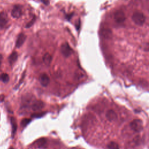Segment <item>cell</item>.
I'll use <instances>...</instances> for the list:
<instances>
[{"mask_svg": "<svg viewBox=\"0 0 149 149\" xmlns=\"http://www.w3.org/2000/svg\"><path fill=\"white\" fill-rule=\"evenodd\" d=\"M36 144L39 148H46L47 147V140L45 138H41L36 141Z\"/></svg>", "mask_w": 149, "mask_h": 149, "instance_id": "5bb4252c", "label": "cell"}, {"mask_svg": "<svg viewBox=\"0 0 149 149\" xmlns=\"http://www.w3.org/2000/svg\"><path fill=\"white\" fill-rule=\"evenodd\" d=\"M11 123L12 125V137H13L15 135V133L17 132V123L16 119L14 117H11Z\"/></svg>", "mask_w": 149, "mask_h": 149, "instance_id": "4fadbf2b", "label": "cell"}, {"mask_svg": "<svg viewBox=\"0 0 149 149\" xmlns=\"http://www.w3.org/2000/svg\"><path fill=\"white\" fill-rule=\"evenodd\" d=\"M130 128L136 132H140L143 129V124L142 120H135L131 122L130 124Z\"/></svg>", "mask_w": 149, "mask_h": 149, "instance_id": "7a4b0ae2", "label": "cell"}, {"mask_svg": "<svg viewBox=\"0 0 149 149\" xmlns=\"http://www.w3.org/2000/svg\"><path fill=\"white\" fill-rule=\"evenodd\" d=\"M114 20L118 23H122L125 22L126 19L125 14L124 11L121 10H118L114 13Z\"/></svg>", "mask_w": 149, "mask_h": 149, "instance_id": "277c9868", "label": "cell"}, {"mask_svg": "<svg viewBox=\"0 0 149 149\" xmlns=\"http://www.w3.org/2000/svg\"><path fill=\"white\" fill-rule=\"evenodd\" d=\"M18 57V53L17 52H13L8 58V61L11 65L13 64L17 60Z\"/></svg>", "mask_w": 149, "mask_h": 149, "instance_id": "9a60e30c", "label": "cell"}, {"mask_svg": "<svg viewBox=\"0 0 149 149\" xmlns=\"http://www.w3.org/2000/svg\"><path fill=\"white\" fill-rule=\"evenodd\" d=\"M9 149H13V148H9Z\"/></svg>", "mask_w": 149, "mask_h": 149, "instance_id": "cb8c5ba5", "label": "cell"}, {"mask_svg": "<svg viewBox=\"0 0 149 149\" xmlns=\"http://www.w3.org/2000/svg\"><path fill=\"white\" fill-rule=\"evenodd\" d=\"M8 22L7 14L4 12H0V27L4 28Z\"/></svg>", "mask_w": 149, "mask_h": 149, "instance_id": "9c48e42d", "label": "cell"}, {"mask_svg": "<svg viewBox=\"0 0 149 149\" xmlns=\"http://www.w3.org/2000/svg\"><path fill=\"white\" fill-rule=\"evenodd\" d=\"M4 99V95H1L0 96V102L3 101Z\"/></svg>", "mask_w": 149, "mask_h": 149, "instance_id": "44dd1931", "label": "cell"}, {"mask_svg": "<svg viewBox=\"0 0 149 149\" xmlns=\"http://www.w3.org/2000/svg\"><path fill=\"white\" fill-rule=\"evenodd\" d=\"M31 122V120L29 118H25L21 121V126L22 127H26L29 123Z\"/></svg>", "mask_w": 149, "mask_h": 149, "instance_id": "ac0fdd59", "label": "cell"}, {"mask_svg": "<svg viewBox=\"0 0 149 149\" xmlns=\"http://www.w3.org/2000/svg\"><path fill=\"white\" fill-rule=\"evenodd\" d=\"M0 79L4 83H7L9 80V76L7 73H3L1 76H0Z\"/></svg>", "mask_w": 149, "mask_h": 149, "instance_id": "e0dca14e", "label": "cell"}, {"mask_svg": "<svg viewBox=\"0 0 149 149\" xmlns=\"http://www.w3.org/2000/svg\"><path fill=\"white\" fill-rule=\"evenodd\" d=\"M22 15V7L19 5H15L12 10L11 15L14 18H19Z\"/></svg>", "mask_w": 149, "mask_h": 149, "instance_id": "5b68a950", "label": "cell"}, {"mask_svg": "<svg viewBox=\"0 0 149 149\" xmlns=\"http://www.w3.org/2000/svg\"><path fill=\"white\" fill-rule=\"evenodd\" d=\"M39 81L41 86L46 87L49 84L50 82V79L49 76L46 73H42L40 74L39 77Z\"/></svg>", "mask_w": 149, "mask_h": 149, "instance_id": "52a82bcc", "label": "cell"}, {"mask_svg": "<svg viewBox=\"0 0 149 149\" xmlns=\"http://www.w3.org/2000/svg\"><path fill=\"white\" fill-rule=\"evenodd\" d=\"M100 35L102 38L109 40L112 37V32L110 29L103 28L100 31Z\"/></svg>", "mask_w": 149, "mask_h": 149, "instance_id": "8992f818", "label": "cell"}, {"mask_svg": "<svg viewBox=\"0 0 149 149\" xmlns=\"http://www.w3.org/2000/svg\"><path fill=\"white\" fill-rule=\"evenodd\" d=\"M108 149H120L118 144L115 142H111L107 145Z\"/></svg>", "mask_w": 149, "mask_h": 149, "instance_id": "2e32d148", "label": "cell"}, {"mask_svg": "<svg viewBox=\"0 0 149 149\" xmlns=\"http://www.w3.org/2000/svg\"><path fill=\"white\" fill-rule=\"evenodd\" d=\"M2 59H3V57L1 55H0V64H1V63Z\"/></svg>", "mask_w": 149, "mask_h": 149, "instance_id": "603a6c76", "label": "cell"}, {"mask_svg": "<svg viewBox=\"0 0 149 149\" xmlns=\"http://www.w3.org/2000/svg\"><path fill=\"white\" fill-rule=\"evenodd\" d=\"M106 118L109 121H114L117 119V114L112 110H109L106 113Z\"/></svg>", "mask_w": 149, "mask_h": 149, "instance_id": "30bf717a", "label": "cell"}, {"mask_svg": "<svg viewBox=\"0 0 149 149\" xmlns=\"http://www.w3.org/2000/svg\"><path fill=\"white\" fill-rule=\"evenodd\" d=\"M35 21H36V17H34V18L31 21V22H29L26 25V28H29V27H31V26H32L34 24V23L35 22Z\"/></svg>", "mask_w": 149, "mask_h": 149, "instance_id": "ffe728a7", "label": "cell"}, {"mask_svg": "<svg viewBox=\"0 0 149 149\" xmlns=\"http://www.w3.org/2000/svg\"><path fill=\"white\" fill-rule=\"evenodd\" d=\"M52 60H53V57H52L51 55L49 53H46L44 55V56L43 57V63H44V64L47 66H49L51 64Z\"/></svg>", "mask_w": 149, "mask_h": 149, "instance_id": "7c38bea8", "label": "cell"}, {"mask_svg": "<svg viewBox=\"0 0 149 149\" xmlns=\"http://www.w3.org/2000/svg\"><path fill=\"white\" fill-rule=\"evenodd\" d=\"M146 47L145 48V49H146V51H148V49H148V43L146 44Z\"/></svg>", "mask_w": 149, "mask_h": 149, "instance_id": "7402d4cb", "label": "cell"}, {"mask_svg": "<svg viewBox=\"0 0 149 149\" xmlns=\"http://www.w3.org/2000/svg\"><path fill=\"white\" fill-rule=\"evenodd\" d=\"M44 106H45V104L41 100H36L33 102L32 105V109L34 111H37L41 109H43Z\"/></svg>", "mask_w": 149, "mask_h": 149, "instance_id": "ba28073f", "label": "cell"}, {"mask_svg": "<svg viewBox=\"0 0 149 149\" xmlns=\"http://www.w3.org/2000/svg\"><path fill=\"white\" fill-rule=\"evenodd\" d=\"M61 53L65 57L68 58L72 55L73 50L68 43H64L61 46Z\"/></svg>", "mask_w": 149, "mask_h": 149, "instance_id": "3957f363", "label": "cell"}, {"mask_svg": "<svg viewBox=\"0 0 149 149\" xmlns=\"http://www.w3.org/2000/svg\"><path fill=\"white\" fill-rule=\"evenodd\" d=\"M26 39V36L24 33H21L17 40L16 41V47L17 48H20L25 43Z\"/></svg>", "mask_w": 149, "mask_h": 149, "instance_id": "8fae6325", "label": "cell"}, {"mask_svg": "<svg viewBox=\"0 0 149 149\" xmlns=\"http://www.w3.org/2000/svg\"><path fill=\"white\" fill-rule=\"evenodd\" d=\"M132 19L136 25L138 26H142L145 23L146 18L142 12L140 11H136L133 13Z\"/></svg>", "mask_w": 149, "mask_h": 149, "instance_id": "6da1fadb", "label": "cell"}, {"mask_svg": "<svg viewBox=\"0 0 149 149\" xmlns=\"http://www.w3.org/2000/svg\"><path fill=\"white\" fill-rule=\"evenodd\" d=\"M46 114V112H38V113H35L32 115V116L33 118H40L42 117L43 115Z\"/></svg>", "mask_w": 149, "mask_h": 149, "instance_id": "d6986e66", "label": "cell"}]
</instances>
